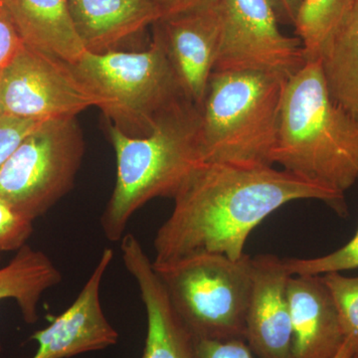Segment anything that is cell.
<instances>
[{"instance_id":"cell-1","label":"cell","mask_w":358,"mask_h":358,"mask_svg":"<svg viewBox=\"0 0 358 358\" xmlns=\"http://www.w3.org/2000/svg\"><path fill=\"white\" fill-rule=\"evenodd\" d=\"M301 199L324 201L346 214L343 193L274 166L203 162L174 196L169 217L155 237V262L193 253L221 254L238 260L252 231L282 205Z\"/></svg>"},{"instance_id":"cell-2","label":"cell","mask_w":358,"mask_h":358,"mask_svg":"<svg viewBox=\"0 0 358 358\" xmlns=\"http://www.w3.org/2000/svg\"><path fill=\"white\" fill-rule=\"evenodd\" d=\"M272 162L343 194L358 180V120L331 99L320 60L287 81Z\"/></svg>"},{"instance_id":"cell-3","label":"cell","mask_w":358,"mask_h":358,"mask_svg":"<svg viewBox=\"0 0 358 358\" xmlns=\"http://www.w3.org/2000/svg\"><path fill=\"white\" fill-rule=\"evenodd\" d=\"M200 119L199 108L186 102L166 115L148 136H129L108 124L117 162L114 192L101 217L109 241H121L129 219L150 200L173 199L190 174L205 162Z\"/></svg>"},{"instance_id":"cell-4","label":"cell","mask_w":358,"mask_h":358,"mask_svg":"<svg viewBox=\"0 0 358 358\" xmlns=\"http://www.w3.org/2000/svg\"><path fill=\"white\" fill-rule=\"evenodd\" d=\"M287 81L272 73L213 72L200 110L204 162L274 166Z\"/></svg>"},{"instance_id":"cell-5","label":"cell","mask_w":358,"mask_h":358,"mask_svg":"<svg viewBox=\"0 0 358 358\" xmlns=\"http://www.w3.org/2000/svg\"><path fill=\"white\" fill-rule=\"evenodd\" d=\"M71 66L110 124L129 136H148L166 115L190 102L155 37L145 50L87 51Z\"/></svg>"},{"instance_id":"cell-6","label":"cell","mask_w":358,"mask_h":358,"mask_svg":"<svg viewBox=\"0 0 358 358\" xmlns=\"http://www.w3.org/2000/svg\"><path fill=\"white\" fill-rule=\"evenodd\" d=\"M152 267L195 339H245L252 258L193 253Z\"/></svg>"},{"instance_id":"cell-7","label":"cell","mask_w":358,"mask_h":358,"mask_svg":"<svg viewBox=\"0 0 358 358\" xmlns=\"http://www.w3.org/2000/svg\"><path fill=\"white\" fill-rule=\"evenodd\" d=\"M84 152L76 117L40 122L0 166V197L36 220L72 190Z\"/></svg>"},{"instance_id":"cell-8","label":"cell","mask_w":358,"mask_h":358,"mask_svg":"<svg viewBox=\"0 0 358 358\" xmlns=\"http://www.w3.org/2000/svg\"><path fill=\"white\" fill-rule=\"evenodd\" d=\"M221 37L214 72L254 71L291 78L308 62L298 37L280 30L270 0H219Z\"/></svg>"},{"instance_id":"cell-9","label":"cell","mask_w":358,"mask_h":358,"mask_svg":"<svg viewBox=\"0 0 358 358\" xmlns=\"http://www.w3.org/2000/svg\"><path fill=\"white\" fill-rule=\"evenodd\" d=\"M1 92L4 115L34 121L76 117L100 106L69 63L25 44L4 68Z\"/></svg>"},{"instance_id":"cell-10","label":"cell","mask_w":358,"mask_h":358,"mask_svg":"<svg viewBox=\"0 0 358 358\" xmlns=\"http://www.w3.org/2000/svg\"><path fill=\"white\" fill-rule=\"evenodd\" d=\"M186 98L201 110L213 74L221 37L219 1L154 24Z\"/></svg>"},{"instance_id":"cell-11","label":"cell","mask_w":358,"mask_h":358,"mask_svg":"<svg viewBox=\"0 0 358 358\" xmlns=\"http://www.w3.org/2000/svg\"><path fill=\"white\" fill-rule=\"evenodd\" d=\"M113 259L114 250H103L76 300L51 324L32 334L30 339L38 348L31 358H71L117 345L120 334L106 317L100 299L103 275Z\"/></svg>"},{"instance_id":"cell-12","label":"cell","mask_w":358,"mask_h":358,"mask_svg":"<svg viewBox=\"0 0 358 358\" xmlns=\"http://www.w3.org/2000/svg\"><path fill=\"white\" fill-rule=\"evenodd\" d=\"M289 277L285 261L279 257L252 258L245 341L259 358H292Z\"/></svg>"},{"instance_id":"cell-13","label":"cell","mask_w":358,"mask_h":358,"mask_svg":"<svg viewBox=\"0 0 358 358\" xmlns=\"http://www.w3.org/2000/svg\"><path fill=\"white\" fill-rule=\"evenodd\" d=\"M121 251L124 267L138 282L147 313V338L141 358H194V336L174 308L138 238L124 234Z\"/></svg>"},{"instance_id":"cell-14","label":"cell","mask_w":358,"mask_h":358,"mask_svg":"<svg viewBox=\"0 0 358 358\" xmlns=\"http://www.w3.org/2000/svg\"><path fill=\"white\" fill-rule=\"evenodd\" d=\"M292 358H334L345 341L322 275H291Z\"/></svg>"},{"instance_id":"cell-15","label":"cell","mask_w":358,"mask_h":358,"mask_svg":"<svg viewBox=\"0 0 358 358\" xmlns=\"http://www.w3.org/2000/svg\"><path fill=\"white\" fill-rule=\"evenodd\" d=\"M71 15L85 48L103 53L162 20L152 0H69Z\"/></svg>"},{"instance_id":"cell-16","label":"cell","mask_w":358,"mask_h":358,"mask_svg":"<svg viewBox=\"0 0 358 358\" xmlns=\"http://www.w3.org/2000/svg\"><path fill=\"white\" fill-rule=\"evenodd\" d=\"M1 1L27 46L71 65L86 53L73 22L69 0Z\"/></svg>"},{"instance_id":"cell-17","label":"cell","mask_w":358,"mask_h":358,"mask_svg":"<svg viewBox=\"0 0 358 358\" xmlns=\"http://www.w3.org/2000/svg\"><path fill=\"white\" fill-rule=\"evenodd\" d=\"M62 280L60 270L48 255L26 244L10 262L0 268V301H15L26 324H35L42 296ZM1 350L0 345V353Z\"/></svg>"},{"instance_id":"cell-18","label":"cell","mask_w":358,"mask_h":358,"mask_svg":"<svg viewBox=\"0 0 358 358\" xmlns=\"http://www.w3.org/2000/svg\"><path fill=\"white\" fill-rule=\"evenodd\" d=\"M329 95L358 120V0L320 56Z\"/></svg>"},{"instance_id":"cell-19","label":"cell","mask_w":358,"mask_h":358,"mask_svg":"<svg viewBox=\"0 0 358 358\" xmlns=\"http://www.w3.org/2000/svg\"><path fill=\"white\" fill-rule=\"evenodd\" d=\"M355 0H303L294 21L308 61L320 60L324 47L341 24Z\"/></svg>"},{"instance_id":"cell-20","label":"cell","mask_w":358,"mask_h":358,"mask_svg":"<svg viewBox=\"0 0 358 358\" xmlns=\"http://www.w3.org/2000/svg\"><path fill=\"white\" fill-rule=\"evenodd\" d=\"M322 279L336 306L345 339L352 343L355 355H358V277L331 272L322 275Z\"/></svg>"},{"instance_id":"cell-21","label":"cell","mask_w":358,"mask_h":358,"mask_svg":"<svg viewBox=\"0 0 358 358\" xmlns=\"http://www.w3.org/2000/svg\"><path fill=\"white\" fill-rule=\"evenodd\" d=\"M291 275H322L358 268V229L352 239L333 253L312 259H286Z\"/></svg>"},{"instance_id":"cell-22","label":"cell","mask_w":358,"mask_h":358,"mask_svg":"<svg viewBox=\"0 0 358 358\" xmlns=\"http://www.w3.org/2000/svg\"><path fill=\"white\" fill-rule=\"evenodd\" d=\"M33 222L0 197V260L4 252L25 246L34 231Z\"/></svg>"},{"instance_id":"cell-23","label":"cell","mask_w":358,"mask_h":358,"mask_svg":"<svg viewBox=\"0 0 358 358\" xmlns=\"http://www.w3.org/2000/svg\"><path fill=\"white\" fill-rule=\"evenodd\" d=\"M41 122L6 115L0 117V166Z\"/></svg>"},{"instance_id":"cell-24","label":"cell","mask_w":358,"mask_h":358,"mask_svg":"<svg viewBox=\"0 0 358 358\" xmlns=\"http://www.w3.org/2000/svg\"><path fill=\"white\" fill-rule=\"evenodd\" d=\"M194 358H259L245 339H195Z\"/></svg>"},{"instance_id":"cell-25","label":"cell","mask_w":358,"mask_h":358,"mask_svg":"<svg viewBox=\"0 0 358 358\" xmlns=\"http://www.w3.org/2000/svg\"><path fill=\"white\" fill-rule=\"evenodd\" d=\"M23 45L24 42L0 0V69L9 64Z\"/></svg>"},{"instance_id":"cell-26","label":"cell","mask_w":358,"mask_h":358,"mask_svg":"<svg viewBox=\"0 0 358 358\" xmlns=\"http://www.w3.org/2000/svg\"><path fill=\"white\" fill-rule=\"evenodd\" d=\"M162 18H169L215 4L219 0H152Z\"/></svg>"},{"instance_id":"cell-27","label":"cell","mask_w":358,"mask_h":358,"mask_svg":"<svg viewBox=\"0 0 358 358\" xmlns=\"http://www.w3.org/2000/svg\"><path fill=\"white\" fill-rule=\"evenodd\" d=\"M278 20L282 24L293 25L303 0H270Z\"/></svg>"},{"instance_id":"cell-28","label":"cell","mask_w":358,"mask_h":358,"mask_svg":"<svg viewBox=\"0 0 358 358\" xmlns=\"http://www.w3.org/2000/svg\"><path fill=\"white\" fill-rule=\"evenodd\" d=\"M355 355V350L353 346L348 339H345V343L341 346V350L336 353V357L334 358H352Z\"/></svg>"},{"instance_id":"cell-29","label":"cell","mask_w":358,"mask_h":358,"mask_svg":"<svg viewBox=\"0 0 358 358\" xmlns=\"http://www.w3.org/2000/svg\"><path fill=\"white\" fill-rule=\"evenodd\" d=\"M2 74H3V69H0V117H3V115H4L3 103H2V92H1Z\"/></svg>"},{"instance_id":"cell-30","label":"cell","mask_w":358,"mask_h":358,"mask_svg":"<svg viewBox=\"0 0 358 358\" xmlns=\"http://www.w3.org/2000/svg\"><path fill=\"white\" fill-rule=\"evenodd\" d=\"M352 358H358V355H353Z\"/></svg>"}]
</instances>
